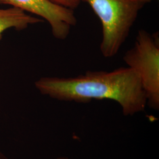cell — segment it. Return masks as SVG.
I'll return each mask as SVG.
<instances>
[{"label":"cell","mask_w":159,"mask_h":159,"mask_svg":"<svg viewBox=\"0 0 159 159\" xmlns=\"http://www.w3.org/2000/svg\"><path fill=\"white\" fill-rule=\"evenodd\" d=\"M4 4H9L30 12L49 23L54 37L66 40L77 20L74 10L52 4L47 0H3Z\"/></svg>","instance_id":"277c9868"},{"label":"cell","mask_w":159,"mask_h":159,"mask_svg":"<svg viewBox=\"0 0 159 159\" xmlns=\"http://www.w3.org/2000/svg\"><path fill=\"white\" fill-rule=\"evenodd\" d=\"M57 159H68V157H58Z\"/></svg>","instance_id":"ba28073f"},{"label":"cell","mask_w":159,"mask_h":159,"mask_svg":"<svg viewBox=\"0 0 159 159\" xmlns=\"http://www.w3.org/2000/svg\"><path fill=\"white\" fill-rule=\"evenodd\" d=\"M0 4H4L3 0H0Z\"/></svg>","instance_id":"9c48e42d"},{"label":"cell","mask_w":159,"mask_h":159,"mask_svg":"<svg viewBox=\"0 0 159 159\" xmlns=\"http://www.w3.org/2000/svg\"><path fill=\"white\" fill-rule=\"evenodd\" d=\"M35 87L43 95L60 101L111 100L125 116L143 111L147 106L140 76L129 67L111 71H88L74 77H44L35 82Z\"/></svg>","instance_id":"6da1fadb"},{"label":"cell","mask_w":159,"mask_h":159,"mask_svg":"<svg viewBox=\"0 0 159 159\" xmlns=\"http://www.w3.org/2000/svg\"><path fill=\"white\" fill-rule=\"evenodd\" d=\"M123 61L141 80L147 106L159 109V34L145 30L138 31L134 46L126 51Z\"/></svg>","instance_id":"3957f363"},{"label":"cell","mask_w":159,"mask_h":159,"mask_svg":"<svg viewBox=\"0 0 159 159\" xmlns=\"http://www.w3.org/2000/svg\"><path fill=\"white\" fill-rule=\"evenodd\" d=\"M43 21L44 20L41 18L32 16L16 7L0 9V41L3 33L8 29L21 31L28 28L30 25Z\"/></svg>","instance_id":"5b68a950"},{"label":"cell","mask_w":159,"mask_h":159,"mask_svg":"<svg viewBox=\"0 0 159 159\" xmlns=\"http://www.w3.org/2000/svg\"><path fill=\"white\" fill-rule=\"evenodd\" d=\"M0 159H8L6 156V154L4 153L1 150H0Z\"/></svg>","instance_id":"52a82bcc"},{"label":"cell","mask_w":159,"mask_h":159,"mask_svg":"<svg viewBox=\"0 0 159 159\" xmlns=\"http://www.w3.org/2000/svg\"><path fill=\"white\" fill-rule=\"evenodd\" d=\"M87 3L102 26L100 50L106 58L114 57L129 36L140 11L152 0H80Z\"/></svg>","instance_id":"7a4b0ae2"},{"label":"cell","mask_w":159,"mask_h":159,"mask_svg":"<svg viewBox=\"0 0 159 159\" xmlns=\"http://www.w3.org/2000/svg\"><path fill=\"white\" fill-rule=\"evenodd\" d=\"M57 6H61L72 10L77 8L81 2L80 0H47Z\"/></svg>","instance_id":"8992f818"}]
</instances>
